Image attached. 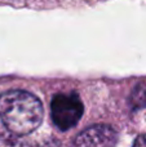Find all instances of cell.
I'll use <instances>...</instances> for the list:
<instances>
[{
    "mask_svg": "<svg viewBox=\"0 0 146 147\" xmlns=\"http://www.w3.org/2000/svg\"><path fill=\"white\" fill-rule=\"evenodd\" d=\"M0 117L10 133L25 136L35 130L43 120L39 98L26 90H9L0 96Z\"/></svg>",
    "mask_w": 146,
    "mask_h": 147,
    "instance_id": "cell-1",
    "label": "cell"
},
{
    "mask_svg": "<svg viewBox=\"0 0 146 147\" xmlns=\"http://www.w3.org/2000/svg\"><path fill=\"white\" fill-rule=\"evenodd\" d=\"M84 111L82 99L76 93H59L51 102V114L54 125L61 130H69L79 123Z\"/></svg>",
    "mask_w": 146,
    "mask_h": 147,
    "instance_id": "cell-2",
    "label": "cell"
},
{
    "mask_svg": "<svg viewBox=\"0 0 146 147\" xmlns=\"http://www.w3.org/2000/svg\"><path fill=\"white\" fill-rule=\"evenodd\" d=\"M116 143V133L107 125H93L83 130L75 140L76 146H114Z\"/></svg>",
    "mask_w": 146,
    "mask_h": 147,
    "instance_id": "cell-3",
    "label": "cell"
},
{
    "mask_svg": "<svg viewBox=\"0 0 146 147\" xmlns=\"http://www.w3.org/2000/svg\"><path fill=\"white\" fill-rule=\"evenodd\" d=\"M131 102L133 107H146V84H139L135 88L131 97Z\"/></svg>",
    "mask_w": 146,
    "mask_h": 147,
    "instance_id": "cell-4",
    "label": "cell"
}]
</instances>
